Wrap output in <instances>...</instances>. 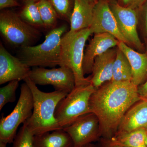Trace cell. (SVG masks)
<instances>
[{
	"label": "cell",
	"instance_id": "obj_1",
	"mask_svg": "<svg viewBox=\"0 0 147 147\" xmlns=\"http://www.w3.org/2000/svg\"><path fill=\"white\" fill-rule=\"evenodd\" d=\"M141 100L138 87L131 82L110 81L95 89L90 98V108L99 120L101 138L114 137L125 114Z\"/></svg>",
	"mask_w": 147,
	"mask_h": 147
},
{
	"label": "cell",
	"instance_id": "obj_2",
	"mask_svg": "<svg viewBox=\"0 0 147 147\" xmlns=\"http://www.w3.org/2000/svg\"><path fill=\"white\" fill-rule=\"evenodd\" d=\"M24 81L30 88L33 98L32 113L26 121L32 133L35 136L63 129L55 118V112L58 103L68 93L56 90L45 92L40 90L29 77Z\"/></svg>",
	"mask_w": 147,
	"mask_h": 147
},
{
	"label": "cell",
	"instance_id": "obj_3",
	"mask_svg": "<svg viewBox=\"0 0 147 147\" xmlns=\"http://www.w3.org/2000/svg\"><path fill=\"white\" fill-rule=\"evenodd\" d=\"M67 30L63 25L50 30L42 43L21 48L17 57L30 67L60 66L61 40Z\"/></svg>",
	"mask_w": 147,
	"mask_h": 147
},
{
	"label": "cell",
	"instance_id": "obj_4",
	"mask_svg": "<svg viewBox=\"0 0 147 147\" xmlns=\"http://www.w3.org/2000/svg\"><path fill=\"white\" fill-rule=\"evenodd\" d=\"M92 34L90 28H87L72 33L67 31L62 38L60 67H66L72 70L75 86L90 84L89 77H85L82 65L86 42Z\"/></svg>",
	"mask_w": 147,
	"mask_h": 147
},
{
	"label": "cell",
	"instance_id": "obj_5",
	"mask_svg": "<svg viewBox=\"0 0 147 147\" xmlns=\"http://www.w3.org/2000/svg\"><path fill=\"white\" fill-rule=\"evenodd\" d=\"M0 33L7 44L19 49L34 45L41 36L40 30L30 26L13 11L0 12Z\"/></svg>",
	"mask_w": 147,
	"mask_h": 147
},
{
	"label": "cell",
	"instance_id": "obj_6",
	"mask_svg": "<svg viewBox=\"0 0 147 147\" xmlns=\"http://www.w3.org/2000/svg\"><path fill=\"white\" fill-rule=\"evenodd\" d=\"M95 89L91 84L75 86L58 103L55 115L63 129L81 116L91 113L90 98Z\"/></svg>",
	"mask_w": 147,
	"mask_h": 147
},
{
	"label": "cell",
	"instance_id": "obj_7",
	"mask_svg": "<svg viewBox=\"0 0 147 147\" xmlns=\"http://www.w3.org/2000/svg\"><path fill=\"white\" fill-rule=\"evenodd\" d=\"M20 96L16 106L10 114L0 120V142L11 144L16 137L18 126L31 117L34 108L33 98L26 82L21 87Z\"/></svg>",
	"mask_w": 147,
	"mask_h": 147
},
{
	"label": "cell",
	"instance_id": "obj_8",
	"mask_svg": "<svg viewBox=\"0 0 147 147\" xmlns=\"http://www.w3.org/2000/svg\"><path fill=\"white\" fill-rule=\"evenodd\" d=\"M108 2L119 31L126 40L127 45L138 52L145 53L144 46L138 34L137 9L123 7L116 0Z\"/></svg>",
	"mask_w": 147,
	"mask_h": 147
},
{
	"label": "cell",
	"instance_id": "obj_9",
	"mask_svg": "<svg viewBox=\"0 0 147 147\" xmlns=\"http://www.w3.org/2000/svg\"><path fill=\"white\" fill-rule=\"evenodd\" d=\"M29 78L36 85H51L55 90L69 93L75 87V77L72 70L66 67L51 69L42 67L32 69Z\"/></svg>",
	"mask_w": 147,
	"mask_h": 147
},
{
	"label": "cell",
	"instance_id": "obj_10",
	"mask_svg": "<svg viewBox=\"0 0 147 147\" xmlns=\"http://www.w3.org/2000/svg\"><path fill=\"white\" fill-rule=\"evenodd\" d=\"M63 130L71 137L74 146L92 144L101 138L99 120L93 113L81 116Z\"/></svg>",
	"mask_w": 147,
	"mask_h": 147
},
{
	"label": "cell",
	"instance_id": "obj_11",
	"mask_svg": "<svg viewBox=\"0 0 147 147\" xmlns=\"http://www.w3.org/2000/svg\"><path fill=\"white\" fill-rule=\"evenodd\" d=\"M90 29L92 34L108 33L115 37L120 42L127 44L119 31L108 0H98L95 4L93 18Z\"/></svg>",
	"mask_w": 147,
	"mask_h": 147
},
{
	"label": "cell",
	"instance_id": "obj_12",
	"mask_svg": "<svg viewBox=\"0 0 147 147\" xmlns=\"http://www.w3.org/2000/svg\"><path fill=\"white\" fill-rule=\"evenodd\" d=\"M31 69L18 57L11 55L0 44V84L13 81H20L29 77Z\"/></svg>",
	"mask_w": 147,
	"mask_h": 147
},
{
	"label": "cell",
	"instance_id": "obj_13",
	"mask_svg": "<svg viewBox=\"0 0 147 147\" xmlns=\"http://www.w3.org/2000/svg\"><path fill=\"white\" fill-rule=\"evenodd\" d=\"M119 42L115 37L108 33L94 34L84 51L82 65L84 75L92 73L93 65L96 57L110 48L117 47Z\"/></svg>",
	"mask_w": 147,
	"mask_h": 147
},
{
	"label": "cell",
	"instance_id": "obj_14",
	"mask_svg": "<svg viewBox=\"0 0 147 147\" xmlns=\"http://www.w3.org/2000/svg\"><path fill=\"white\" fill-rule=\"evenodd\" d=\"M117 47L110 48L95 59L89 78L90 84L96 89L106 82L112 81Z\"/></svg>",
	"mask_w": 147,
	"mask_h": 147
},
{
	"label": "cell",
	"instance_id": "obj_15",
	"mask_svg": "<svg viewBox=\"0 0 147 147\" xmlns=\"http://www.w3.org/2000/svg\"><path fill=\"white\" fill-rule=\"evenodd\" d=\"M141 128L147 129V100H144L136 102L127 110L121 121L117 133Z\"/></svg>",
	"mask_w": 147,
	"mask_h": 147
},
{
	"label": "cell",
	"instance_id": "obj_16",
	"mask_svg": "<svg viewBox=\"0 0 147 147\" xmlns=\"http://www.w3.org/2000/svg\"><path fill=\"white\" fill-rule=\"evenodd\" d=\"M118 47L126 55L132 72L131 82L138 87L147 80V53L138 52L124 42H120Z\"/></svg>",
	"mask_w": 147,
	"mask_h": 147
},
{
	"label": "cell",
	"instance_id": "obj_17",
	"mask_svg": "<svg viewBox=\"0 0 147 147\" xmlns=\"http://www.w3.org/2000/svg\"><path fill=\"white\" fill-rule=\"evenodd\" d=\"M95 4L90 0H74L68 32L72 33L90 28L93 18Z\"/></svg>",
	"mask_w": 147,
	"mask_h": 147
},
{
	"label": "cell",
	"instance_id": "obj_18",
	"mask_svg": "<svg viewBox=\"0 0 147 147\" xmlns=\"http://www.w3.org/2000/svg\"><path fill=\"white\" fill-rule=\"evenodd\" d=\"M105 140L110 144L121 147L147 146V129L141 128L129 132L117 133L112 139Z\"/></svg>",
	"mask_w": 147,
	"mask_h": 147
},
{
	"label": "cell",
	"instance_id": "obj_19",
	"mask_svg": "<svg viewBox=\"0 0 147 147\" xmlns=\"http://www.w3.org/2000/svg\"><path fill=\"white\" fill-rule=\"evenodd\" d=\"M35 147H71L72 139L63 129L35 135Z\"/></svg>",
	"mask_w": 147,
	"mask_h": 147
},
{
	"label": "cell",
	"instance_id": "obj_20",
	"mask_svg": "<svg viewBox=\"0 0 147 147\" xmlns=\"http://www.w3.org/2000/svg\"><path fill=\"white\" fill-rule=\"evenodd\" d=\"M132 69L128 59L122 51L117 47V56L113 65V78L114 82H131Z\"/></svg>",
	"mask_w": 147,
	"mask_h": 147
},
{
	"label": "cell",
	"instance_id": "obj_21",
	"mask_svg": "<svg viewBox=\"0 0 147 147\" xmlns=\"http://www.w3.org/2000/svg\"><path fill=\"white\" fill-rule=\"evenodd\" d=\"M18 15L30 26L40 30L44 29L37 2H29L23 4Z\"/></svg>",
	"mask_w": 147,
	"mask_h": 147
},
{
	"label": "cell",
	"instance_id": "obj_22",
	"mask_svg": "<svg viewBox=\"0 0 147 147\" xmlns=\"http://www.w3.org/2000/svg\"><path fill=\"white\" fill-rule=\"evenodd\" d=\"M37 4L44 29L51 30L57 28L59 18L52 5L47 0H40Z\"/></svg>",
	"mask_w": 147,
	"mask_h": 147
},
{
	"label": "cell",
	"instance_id": "obj_23",
	"mask_svg": "<svg viewBox=\"0 0 147 147\" xmlns=\"http://www.w3.org/2000/svg\"><path fill=\"white\" fill-rule=\"evenodd\" d=\"M57 12L59 19L70 22L74 0H47Z\"/></svg>",
	"mask_w": 147,
	"mask_h": 147
},
{
	"label": "cell",
	"instance_id": "obj_24",
	"mask_svg": "<svg viewBox=\"0 0 147 147\" xmlns=\"http://www.w3.org/2000/svg\"><path fill=\"white\" fill-rule=\"evenodd\" d=\"M138 34L147 53V0H145L137 9Z\"/></svg>",
	"mask_w": 147,
	"mask_h": 147
},
{
	"label": "cell",
	"instance_id": "obj_25",
	"mask_svg": "<svg viewBox=\"0 0 147 147\" xmlns=\"http://www.w3.org/2000/svg\"><path fill=\"white\" fill-rule=\"evenodd\" d=\"M34 138V135L25 122L16 134L12 147H35Z\"/></svg>",
	"mask_w": 147,
	"mask_h": 147
},
{
	"label": "cell",
	"instance_id": "obj_26",
	"mask_svg": "<svg viewBox=\"0 0 147 147\" xmlns=\"http://www.w3.org/2000/svg\"><path fill=\"white\" fill-rule=\"evenodd\" d=\"M18 81L9 82L7 85L0 89V110L9 102H13L16 99V90L19 86Z\"/></svg>",
	"mask_w": 147,
	"mask_h": 147
},
{
	"label": "cell",
	"instance_id": "obj_27",
	"mask_svg": "<svg viewBox=\"0 0 147 147\" xmlns=\"http://www.w3.org/2000/svg\"><path fill=\"white\" fill-rule=\"evenodd\" d=\"M119 5L123 7L137 9L139 8L145 0H116Z\"/></svg>",
	"mask_w": 147,
	"mask_h": 147
},
{
	"label": "cell",
	"instance_id": "obj_28",
	"mask_svg": "<svg viewBox=\"0 0 147 147\" xmlns=\"http://www.w3.org/2000/svg\"><path fill=\"white\" fill-rule=\"evenodd\" d=\"M21 4L18 0H0V9H6L10 7L21 6Z\"/></svg>",
	"mask_w": 147,
	"mask_h": 147
},
{
	"label": "cell",
	"instance_id": "obj_29",
	"mask_svg": "<svg viewBox=\"0 0 147 147\" xmlns=\"http://www.w3.org/2000/svg\"><path fill=\"white\" fill-rule=\"evenodd\" d=\"M138 93L142 100H147V80L138 87Z\"/></svg>",
	"mask_w": 147,
	"mask_h": 147
},
{
	"label": "cell",
	"instance_id": "obj_30",
	"mask_svg": "<svg viewBox=\"0 0 147 147\" xmlns=\"http://www.w3.org/2000/svg\"><path fill=\"white\" fill-rule=\"evenodd\" d=\"M100 147H121L119 146H115L110 144L108 143L105 139L101 138L100 140Z\"/></svg>",
	"mask_w": 147,
	"mask_h": 147
},
{
	"label": "cell",
	"instance_id": "obj_31",
	"mask_svg": "<svg viewBox=\"0 0 147 147\" xmlns=\"http://www.w3.org/2000/svg\"><path fill=\"white\" fill-rule=\"evenodd\" d=\"M71 147H96L95 145L93 144H89L84 146H73Z\"/></svg>",
	"mask_w": 147,
	"mask_h": 147
},
{
	"label": "cell",
	"instance_id": "obj_32",
	"mask_svg": "<svg viewBox=\"0 0 147 147\" xmlns=\"http://www.w3.org/2000/svg\"><path fill=\"white\" fill-rule=\"evenodd\" d=\"M22 3L24 4L25 3L29 2H37L40 0H20Z\"/></svg>",
	"mask_w": 147,
	"mask_h": 147
},
{
	"label": "cell",
	"instance_id": "obj_33",
	"mask_svg": "<svg viewBox=\"0 0 147 147\" xmlns=\"http://www.w3.org/2000/svg\"><path fill=\"white\" fill-rule=\"evenodd\" d=\"M7 144L5 143L0 142V147H6Z\"/></svg>",
	"mask_w": 147,
	"mask_h": 147
},
{
	"label": "cell",
	"instance_id": "obj_34",
	"mask_svg": "<svg viewBox=\"0 0 147 147\" xmlns=\"http://www.w3.org/2000/svg\"><path fill=\"white\" fill-rule=\"evenodd\" d=\"M90 1H91L92 2L94 3H96L97 2L98 0H90Z\"/></svg>",
	"mask_w": 147,
	"mask_h": 147
},
{
	"label": "cell",
	"instance_id": "obj_35",
	"mask_svg": "<svg viewBox=\"0 0 147 147\" xmlns=\"http://www.w3.org/2000/svg\"><path fill=\"white\" fill-rule=\"evenodd\" d=\"M137 147H147V146H143Z\"/></svg>",
	"mask_w": 147,
	"mask_h": 147
},
{
	"label": "cell",
	"instance_id": "obj_36",
	"mask_svg": "<svg viewBox=\"0 0 147 147\" xmlns=\"http://www.w3.org/2000/svg\"><path fill=\"white\" fill-rule=\"evenodd\" d=\"M108 1H111V0H108Z\"/></svg>",
	"mask_w": 147,
	"mask_h": 147
},
{
	"label": "cell",
	"instance_id": "obj_37",
	"mask_svg": "<svg viewBox=\"0 0 147 147\" xmlns=\"http://www.w3.org/2000/svg\"></svg>",
	"mask_w": 147,
	"mask_h": 147
},
{
	"label": "cell",
	"instance_id": "obj_38",
	"mask_svg": "<svg viewBox=\"0 0 147 147\" xmlns=\"http://www.w3.org/2000/svg\"></svg>",
	"mask_w": 147,
	"mask_h": 147
}]
</instances>
